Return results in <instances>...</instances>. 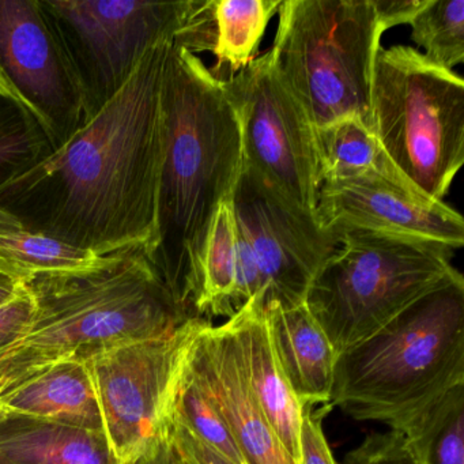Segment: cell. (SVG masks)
<instances>
[{"instance_id":"15","label":"cell","mask_w":464,"mask_h":464,"mask_svg":"<svg viewBox=\"0 0 464 464\" xmlns=\"http://www.w3.org/2000/svg\"><path fill=\"white\" fill-rule=\"evenodd\" d=\"M282 0H191L188 14L173 45L197 55L217 58L211 74L227 81L246 69L259 55L268 24Z\"/></svg>"},{"instance_id":"33","label":"cell","mask_w":464,"mask_h":464,"mask_svg":"<svg viewBox=\"0 0 464 464\" xmlns=\"http://www.w3.org/2000/svg\"><path fill=\"white\" fill-rule=\"evenodd\" d=\"M140 464H186L183 460L178 458L175 453L168 447L167 442H162L161 447L159 448L156 453L151 456L148 460L142 461Z\"/></svg>"},{"instance_id":"12","label":"cell","mask_w":464,"mask_h":464,"mask_svg":"<svg viewBox=\"0 0 464 464\" xmlns=\"http://www.w3.org/2000/svg\"><path fill=\"white\" fill-rule=\"evenodd\" d=\"M0 82L42 124L55 151L86 124L77 75L40 0H0Z\"/></svg>"},{"instance_id":"3","label":"cell","mask_w":464,"mask_h":464,"mask_svg":"<svg viewBox=\"0 0 464 464\" xmlns=\"http://www.w3.org/2000/svg\"><path fill=\"white\" fill-rule=\"evenodd\" d=\"M24 285L34 298V320L20 342L0 353V395L59 361L157 338L192 317L142 246L77 270L39 274Z\"/></svg>"},{"instance_id":"1","label":"cell","mask_w":464,"mask_h":464,"mask_svg":"<svg viewBox=\"0 0 464 464\" xmlns=\"http://www.w3.org/2000/svg\"><path fill=\"white\" fill-rule=\"evenodd\" d=\"M172 40L66 145L0 187V211L32 232L96 256L157 243L164 150L161 88Z\"/></svg>"},{"instance_id":"29","label":"cell","mask_w":464,"mask_h":464,"mask_svg":"<svg viewBox=\"0 0 464 464\" xmlns=\"http://www.w3.org/2000/svg\"><path fill=\"white\" fill-rule=\"evenodd\" d=\"M34 303L23 285L14 298L0 306V353L20 342L28 333L34 320Z\"/></svg>"},{"instance_id":"24","label":"cell","mask_w":464,"mask_h":464,"mask_svg":"<svg viewBox=\"0 0 464 464\" xmlns=\"http://www.w3.org/2000/svg\"><path fill=\"white\" fill-rule=\"evenodd\" d=\"M420 464H464V385L401 430Z\"/></svg>"},{"instance_id":"8","label":"cell","mask_w":464,"mask_h":464,"mask_svg":"<svg viewBox=\"0 0 464 464\" xmlns=\"http://www.w3.org/2000/svg\"><path fill=\"white\" fill-rule=\"evenodd\" d=\"M205 322L191 317L172 333L108 347L83 360L118 464L142 463L167 440L189 350Z\"/></svg>"},{"instance_id":"30","label":"cell","mask_w":464,"mask_h":464,"mask_svg":"<svg viewBox=\"0 0 464 464\" xmlns=\"http://www.w3.org/2000/svg\"><path fill=\"white\" fill-rule=\"evenodd\" d=\"M165 442L170 450L186 464H233L214 452L208 445L203 444L175 417L172 418L169 433Z\"/></svg>"},{"instance_id":"4","label":"cell","mask_w":464,"mask_h":464,"mask_svg":"<svg viewBox=\"0 0 464 464\" xmlns=\"http://www.w3.org/2000/svg\"><path fill=\"white\" fill-rule=\"evenodd\" d=\"M464 385L460 273L336 358L330 409L401 431Z\"/></svg>"},{"instance_id":"25","label":"cell","mask_w":464,"mask_h":464,"mask_svg":"<svg viewBox=\"0 0 464 464\" xmlns=\"http://www.w3.org/2000/svg\"><path fill=\"white\" fill-rule=\"evenodd\" d=\"M411 25V40L429 62L452 70L464 61V0H428Z\"/></svg>"},{"instance_id":"32","label":"cell","mask_w":464,"mask_h":464,"mask_svg":"<svg viewBox=\"0 0 464 464\" xmlns=\"http://www.w3.org/2000/svg\"><path fill=\"white\" fill-rule=\"evenodd\" d=\"M23 285L13 279L12 276L0 273V306L12 301L20 292Z\"/></svg>"},{"instance_id":"18","label":"cell","mask_w":464,"mask_h":464,"mask_svg":"<svg viewBox=\"0 0 464 464\" xmlns=\"http://www.w3.org/2000/svg\"><path fill=\"white\" fill-rule=\"evenodd\" d=\"M0 410L105 433L93 380L81 358L59 361L2 393Z\"/></svg>"},{"instance_id":"14","label":"cell","mask_w":464,"mask_h":464,"mask_svg":"<svg viewBox=\"0 0 464 464\" xmlns=\"http://www.w3.org/2000/svg\"><path fill=\"white\" fill-rule=\"evenodd\" d=\"M187 371L227 420L246 464H295L249 388L227 322L203 323L189 350Z\"/></svg>"},{"instance_id":"26","label":"cell","mask_w":464,"mask_h":464,"mask_svg":"<svg viewBox=\"0 0 464 464\" xmlns=\"http://www.w3.org/2000/svg\"><path fill=\"white\" fill-rule=\"evenodd\" d=\"M173 417L188 429L203 444L233 464H246L230 433L227 420L217 409L208 393L184 369Z\"/></svg>"},{"instance_id":"6","label":"cell","mask_w":464,"mask_h":464,"mask_svg":"<svg viewBox=\"0 0 464 464\" xmlns=\"http://www.w3.org/2000/svg\"><path fill=\"white\" fill-rule=\"evenodd\" d=\"M306 293L305 305L336 355L387 327L459 273L455 251L371 233H344Z\"/></svg>"},{"instance_id":"7","label":"cell","mask_w":464,"mask_h":464,"mask_svg":"<svg viewBox=\"0 0 464 464\" xmlns=\"http://www.w3.org/2000/svg\"><path fill=\"white\" fill-rule=\"evenodd\" d=\"M274 66L314 127L344 116L371 119L382 34L371 0H282Z\"/></svg>"},{"instance_id":"23","label":"cell","mask_w":464,"mask_h":464,"mask_svg":"<svg viewBox=\"0 0 464 464\" xmlns=\"http://www.w3.org/2000/svg\"><path fill=\"white\" fill-rule=\"evenodd\" d=\"M53 151L42 124L0 82V187L34 169Z\"/></svg>"},{"instance_id":"5","label":"cell","mask_w":464,"mask_h":464,"mask_svg":"<svg viewBox=\"0 0 464 464\" xmlns=\"http://www.w3.org/2000/svg\"><path fill=\"white\" fill-rule=\"evenodd\" d=\"M372 127L391 164L418 194L444 202L464 164V82L409 45L380 48Z\"/></svg>"},{"instance_id":"19","label":"cell","mask_w":464,"mask_h":464,"mask_svg":"<svg viewBox=\"0 0 464 464\" xmlns=\"http://www.w3.org/2000/svg\"><path fill=\"white\" fill-rule=\"evenodd\" d=\"M0 464H118L104 431L0 410Z\"/></svg>"},{"instance_id":"13","label":"cell","mask_w":464,"mask_h":464,"mask_svg":"<svg viewBox=\"0 0 464 464\" xmlns=\"http://www.w3.org/2000/svg\"><path fill=\"white\" fill-rule=\"evenodd\" d=\"M316 218L336 238L371 233L450 251L464 244V221L458 211L376 172L323 183Z\"/></svg>"},{"instance_id":"17","label":"cell","mask_w":464,"mask_h":464,"mask_svg":"<svg viewBox=\"0 0 464 464\" xmlns=\"http://www.w3.org/2000/svg\"><path fill=\"white\" fill-rule=\"evenodd\" d=\"M265 306L271 339L293 392L303 406L327 404L338 358L330 339L305 303Z\"/></svg>"},{"instance_id":"2","label":"cell","mask_w":464,"mask_h":464,"mask_svg":"<svg viewBox=\"0 0 464 464\" xmlns=\"http://www.w3.org/2000/svg\"><path fill=\"white\" fill-rule=\"evenodd\" d=\"M161 107L157 243L149 257L179 305L195 317L191 295L208 229L243 168L240 123L224 82L173 43Z\"/></svg>"},{"instance_id":"9","label":"cell","mask_w":464,"mask_h":464,"mask_svg":"<svg viewBox=\"0 0 464 464\" xmlns=\"http://www.w3.org/2000/svg\"><path fill=\"white\" fill-rule=\"evenodd\" d=\"M55 26L85 105L86 123L131 80L154 45L172 40L191 0H40Z\"/></svg>"},{"instance_id":"31","label":"cell","mask_w":464,"mask_h":464,"mask_svg":"<svg viewBox=\"0 0 464 464\" xmlns=\"http://www.w3.org/2000/svg\"><path fill=\"white\" fill-rule=\"evenodd\" d=\"M376 14L380 32L393 26L406 25L414 20L420 9L425 6L428 0H371Z\"/></svg>"},{"instance_id":"16","label":"cell","mask_w":464,"mask_h":464,"mask_svg":"<svg viewBox=\"0 0 464 464\" xmlns=\"http://www.w3.org/2000/svg\"><path fill=\"white\" fill-rule=\"evenodd\" d=\"M237 344L244 373L266 420L295 464L301 461L304 406L282 371L271 339L263 295L227 319Z\"/></svg>"},{"instance_id":"27","label":"cell","mask_w":464,"mask_h":464,"mask_svg":"<svg viewBox=\"0 0 464 464\" xmlns=\"http://www.w3.org/2000/svg\"><path fill=\"white\" fill-rule=\"evenodd\" d=\"M342 464H420L406 434L398 430L371 433L344 456Z\"/></svg>"},{"instance_id":"10","label":"cell","mask_w":464,"mask_h":464,"mask_svg":"<svg viewBox=\"0 0 464 464\" xmlns=\"http://www.w3.org/2000/svg\"><path fill=\"white\" fill-rule=\"evenodd\" d=\"M222 82L238 116L243 164L289 202L316 214L314 127L276 72L270 51Z\"/></svg>"},{"instance_id":"21","label":"cell","mask_w":464,"mask_h":464,"mask_svg":"<svg viewBox=\"0 0 464 464\" xmlns=\"http://www.w3.org/2000/svg\"><path fill=\"white\" fill-rule=\"evenodd\" d=\"M314 149L320 186L372 172L409 186L382 151L371 119L350 115L314 127Z\"/></svg>"},{"instance_id":"11","label":"cell","mask_w":464,"mask_h":464,"mask_svg":"<svg viewBox=\"0 0 464 464\" xmlns=\"http://www.w3.org/2000/svg\"><path fill=\"white\" fill-rule=\"evenodd\" d=\"M233 208L262 281L265 305L305 303L314 276L338 249V238L319 224L316 214L289 202L244 164Z\"/></svg>"},{"instance_id":"20","label":"cell","mask_w":464,"mask_h":464,"mask_svg":"<svg viewBox=\"0 0 464 464\" xmlns=\"http://www.w3.org/2000/svg\"><path fill=\"white\" fill-rule=\"evenodd\" d=\"M243 308L238 295L237 222L233 194L219 203L205 248L198 266L191 312L195 317L208 320L227 316Z\"/></svg>"},{"instance_id":"22","label":"cell","mask_w":464,"mask_h":464,"mask_svg":"<svg viewBox=\"0 0 464 464\" xmlns=\"http://www.w3.org/2000/svg\"><path fill=\"white\" fill-rule=\"evenodd\" d=\"M97 257L92 252L32 232L9 214L0 211V273L20 284L39 274L86 267Z\"/></svg>"},{"instance_id":"28","label":"cell","mask_w":464,"mask_h":464,"mask_svg":"<svg viewBox=\"0 0 464 464\" xmlns=\"http://www.w3.org/2000/svg\"><path fill=\"white\" fill-rule=\"evenodd\" d=\"M314 407L304 404L300 464H338L323 430V418L331 409L327 404L319 410Z\"/></svg>"}]
</instances>
